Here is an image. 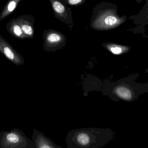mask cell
<instances>
[{"label":"cell","instance_id":"obj_4","mask_svg":"<svg viewBox=\"0 0 148 148\" xmlns=\"http://www.w3.org/2000/svg\"><path fill=\"white\" fill-rule=\"evenodd\" d=\"M129 20L133 21V23L136 25L135 28L142 31L148 25V0H146L145 4L139 13L130 17Z\"/></svg>","mask_w":148,"mask_h":148},{"label":"cell","instance_id":"obj_9","mask_svg":"<svg viewBox=\"0 0 148 148\" xmlns=\"http://www.w3.org/2000/svg\"><path fill=\"white\" fill-rule=\"evenodd\" d=\"M16 6V3L14 1H12L10 3L8 6V10L9 11H12L14 9Z\"/></svg>","mask_w":148,"mask_h":148},{"label":"cell","instance_id":"obj_1","mask_svg":"<svg viewBox=\"0 0 148 148\" xmlns=\"http://www.w3.org/2000/svg\"><path fill=\"white\" fill-rule=\"evenodd\" d=\"M114 136V132L109 128L76 129L69 132L66 142L68 148H101L112 140Z\"/></svg>","mask_w":148,"mask_h":148},{"label":"cell","instance_id":"obj_3","mask_svg":"<svg viewBox=\"0 0 148 148\" xmlns=\"http://www.w3.org/2000/svg\"><path fill=\"white\" fill-rule=\"evenodd\" d=\"M0 148H36L33 140L22 130L14 128L10 131H0Z\"/></svg>","mask_w":148,"mask_h":148},{"label":"cell","instance_id":"obj_12","mask_svg":"<svg viewBox=\"0 0 148 148\" xmlns=\"http://www.w3.org/2000/svg\"><path fill=\"white\" fill-rule=\"evenodd\" d=\"M134 1L138 3H141L143 1V0H134Z\"/></svg>","mask_w":148,"mask_h":148},{"label":"cell","instance_id":"obj_8","mask_svg":"<svg viewBox=\"0 0 148 148\" xmlns=\"http://www.w3.org/2000/svg\"><path fill=\"white\" fill-rule=\"evenodd\" d=\"M22 29L25 33L28 35H32L33 33V29L30 26L27 25H23Z\"/></svg>","mask_w":148,"mask_h":148},{"label":"cell","instance_id":"obj_6","mask_svg":"<svg viewBox=\"0 0 148 148\" xmlns=\"http://www.w3.org/2000/svg\"><path fill=\"white\" fill-rule=\"evenodd\" d=\"M108 48L112 54L117 55L128 53L131 49L130 46L114 43L108 45Z\"/></svg>","mask_w":148,"mask_h":148},{"label":"cell","instance_id":"obj_11","mask_svg":"<svg viewBox=\"0 0 148 148\" xmlns=\"http://www.w3.org/2000/svg\"><path fill=\"white\" fill-rule=\"evenodd\" d=\"M82 0H69V3L72 5L78 4L81 2Z\"/></svg>","mask_w":148,"mask_h":148},{"label":"cell","instance_id":"obj_2","mask_svg":"<svg viewBox=\"0 0 148 148\" xmlns=\"http://www.w3.org/2000/svg\"><path fill=\"white\" fill-rule=\"evenodd\" d=\"M139 76V73L133 74L115 82L107 83L105 93L115 101L132 102L139 100L140 95L148 93V81L141 83L136 81Z\"/></svg>","mask_w":148,"mask_h":148},{"label":"cell","instance_id":"obj_7","mask_svg":"<svg viewBox=\"0 0 148 148\" xmlns=\"http://www.w3.org/2000/svg\"><path fill=\"white\" fill-rule=\"evenodd\" d=\"M61 37L60 35L56 33L50 34L47 37L48 41L51 43H57L61 41Z\"/></svg>","mask_w":148,"mask_h":148},{"label":"cell","instance_id":"obj_10","mask_svg":"<svg viewBox=\"0 0 148 148\" xmlns=\"http://www.w3.org/2000/svg\"><path fill=\"white\" fill-rule=\"evenodd\" d=\"M14 30L15 34L19 36L21 34V28H20L19 26H17V25H15V26H14Z\"/></svg>","mask_w":148,"mask_h":148},{"label":"cell","instance_id":"obj_5","mask_svg":"<svg viewBox=\"0 0 148 148\" xmlns=\"http://www.w3.org/2000/svg\"><path fill=\"white\" fill-rule=\"evenodd\" d=\"M32 139L36 148H61V147L57 146L49 138L45 136L44 134L35 129H34Z\"/></svg>","mask_w":148,"mask_h":148}]
</instances>
